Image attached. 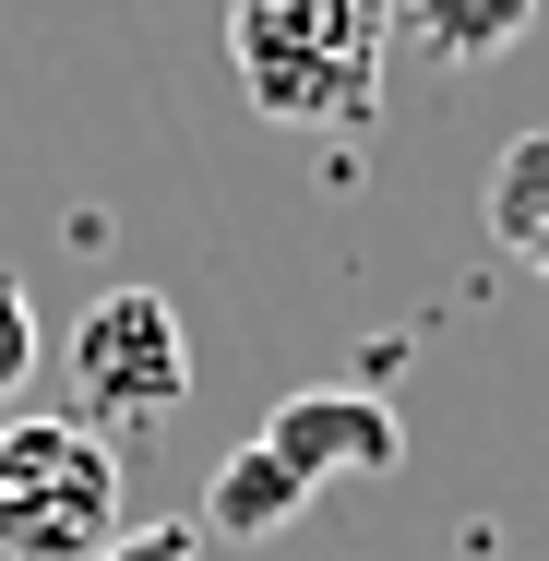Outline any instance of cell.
Listing matches in <instances>:
<instances>
[{"instance_id":"obj_3","label":"cell","mask_w":549,"mask_h":561,"mask_svg":"<svg viewBox=\"0 0 549 561\" xmlns=\"http://www.w3.org/2000/svg\"><path fill=\"white\" fill-rule=\"evenodd\" d=\"M119 538V454L84 419H0V561H96Z\"/></svg>"},{"instance_id":"obj_1","label":"cell","mask_w":549,"mask_h":561,"mask_svg":"<svg viewBox=\"0 0 549 561\" xmlns=\"http://www.w3.org/2000/svg\"><path fill=\"white\" fill-rule=\"evenodd\" d=\"M382 60H394V0H239L227 12L239 96L287 131H358L382 108Z\"/></svg>"},{"instance_id":"obj_9","label":"cell","mask_w":549,"mask_h":561,"mask_svg":"<svg viewBox=\"0 0 549 561\" xmlns=\"http://www.w3.org/2000/svg\"><path fill=\"white\" fill-rule=\"evenodd\" d=\"M514 263H526V275H549V216L526 227V251H514Z\"/></svg>"},{"instance_id":"obj_5","label":"cell","mask_w":549,"mask_h":561,"mask_svg":"<svg viewBox=\"0 0 549 561\" xmlns=\"http://www.w3.org/2000/svg\"><path fill=\"white\" fill-rule=\"evenodd\" d=\"M419 48H431L442 72H490L502 48H526V24H538V0H407L394 12Z\"/></svg>"},{"instance_id":"obj_8","label":"cell","mask_w":549,"mask_h":561,"mask_svg":"<svg viewBox=\"0 0 549 561\" xmlns=\"http://www.w3.org/2000/svg\"><path fill=\"white\" fill-rule=\"evenodd\" d=\"M96 561H204V526H119Z\"/></svg>"},{"instance_id":"obj_7","label":"cell","mask_w":549,"mask_h":561,"mask_svg":"<svg viewBox=\"0 0 549 561\" xmlns=\"http://www.w3.org/2000/svg\"><path fill=\"white\" fill-rule=\"evenodd\" d=\"M36 311H24V287H12V275H0V407H12V382H24V370H36Z\"/></svg>"},{"instance_id":"obj_6","label":"cell","mask_w":549,"mask_h":561,"mask_svg":"<svg viewBox=\"0 0 549 561\" xmlns=\"http://www.w3.org/2000/svg\"><path fill=\"white\" fill-rule=\"evenodd\" d=\"M478 216H490V239H502V251H526V227L549 216V131H526V144H502V168H490Z\"/></svg>"},{"instance_id":"obj_4","label":"cell","mask_w":549,"mask_h":561,"mask_svg":"<svg viewBox=\"0 0 549 561\" xmlns=\"http://www.w3.org/2000/svg\"><path fill=\"white\" fill-rule=\"evenodd\" d=\"M60 370H72V419L84 431H144L192 394V335L156 287H108L72 335H60Z\"/></svg>"},{"instance_id":"obj_2","label":"cell","mask_w":549,"mask_h":561,"mask_svg":"<svg viewBox=\"0 0 549 561\" xmlns=\"http://www.w3.org/2000/svg\"><path fill=\"white\" fill-rule=\"evenodd\" d=\"M407 454V431H394V407L382 394H346V382H323V394H287L251 443L227 454L216 478H204V538H239V550H263V538H287L299 514H311V490L323 478H382Z\"/></svg>"}]
</instances>
